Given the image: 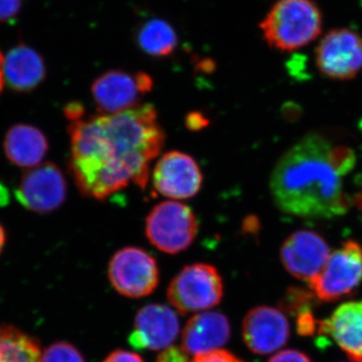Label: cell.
Returning a JSON list of instances; mask_svg holds the SVG:
<instances>
[{"instance_id": "obj_1", "label": "cell", "mask_w": 362, "mask_h": 362, "mask_svg": "<svg viewBox=\"0 0 362 362\" xmlns=\"http://www.w3.org/2000/svg\"><path fill=\"white\" fill-rule=\"evenodd\" d=\"M70 170L80 192L104 201L130 185L146 187L165 134L152 105L71 122Z\"/></svg>"}, {"instance_id": "obj_2", "label": "cell", "mask_w": 362, "mask_h": 362, "mask_svg": "<svg viewBox=\"0 0 362 362\" xmlns=\"http://www.w3.org/2000/svg\"><path fill=\"white\" fill-rule=\"evenodd\" d=\"M332 144L310 133L286 151L274 168L270 190L282 213L303 218H332L346 214L349 197L330 158Z\"/></svg>"}, {"instance_id": "obj_3", "label": "cell", "mask_w": 362, "mask_h": 362, "mask_svg": "<svg viewBox=\"0 0 362 362\" xmlns=\"http://www.w3.org/2000/svg\"><path fill=\"white\" fill-rule=\"evenodd\" d=\"M267 44L291 52L318 39L322 14L312 0H278L259 23Z\"/></svg>"}, {"instance_id": "obj_4", "label": "cell", "mask_w": 362, "mask_h": 362, "mask_svg": "<svg viewBox=\"0 0 362 362\" xmlns=\"http://www.w3.org/2000/svg\"><path fill=\"white\" fill-rule=\"evenodd\" d=\"M166 295L169 303L182 315L209 310L223 299V280L216 267L192 264L171 280Z\"/></svg>"}, {"instance_id": "obj_5", "label": "cell", "mask_w": 362, "mask_h": 362, "mask_svg": "<svg viewBox=\"0 0 362 362\" xmlns=\"http://www.w3.org/2000/svg\"><path fill=\"white\" fill-rule=\"evenodd\" d=\"M199 232V221L192 207L177 201L156 204L145 221L150 244L166 254H178L192 246Z\"/></svg>"}, {"instance_id": "obj_6", "label": "cell", "mask_w": 362, "mask_h": 362, "mask_svg": "<svg viewBox=\"0 0 362 362\" xmlns=\"http://www.w3.org/2000/svg\"><path fill=\"white\" fill-rule=\"evenodd\" d=\"M108 277L119 294L139 299L156 291L159 284L158 264L141 247H123L109 262Z\"/></svg>"}, {"instance_id": "obj_7", "label": "cell", "mask_w": 362, "mask_h": 362, "mask_svg": "<svg viewBox=\"0 0 362 362\" xmlns=\"http://www.w3.org/2000/svg\"><path fill=\"white\" fill-rule=\"evenodd\" d=\"M362 282V246L347 240L330 254L327 263L309 283L318 299L332 302L347 296Z\"/></svg>"}, {"instance_id": "obj_8", "label": "cell", "mask_w": 362, "mask_h": 362, "mask_svg": "<svg viewBox=\"0 0 362 362\" xmlns=\"http://www.w3.org/2000/svg\"><path fill=\"white\" fill-rule=\"evenodd\" d=\"M153 88L148 74L112 70L99 76L93 83L90 92L101 114L121 113L139 105L140 100Z\"/></svg>"}, {"instance_id": "obj_9", "label": "cell", "mask_w": 362, "mask_h": 362, "mask_svg": "<svg viewBox=\"0 0 362 362\" xmlns=\"http://www.w3.org/2000/svg\"><path fill=\"white\" fill-rule=\"evenodd\" d=\"M315 63L331 80L356 78L362 71V37L349 28L331 30L317 45Z\"/></svg>"}, {"instance_id": "obj_10", "label": "cell", "mask_w": 362, "mask_h": 362, "mask_svg": "<svg viewBox=\"0 0 362 362\" xmlns=\"http://www.w3.org/2000/svg\"><path fill=\"white\" fill-rule=\"evenodd\" d=\"M204 175L194 157L185 152H166L157 161L152 173V185L157 194L171 201L195 197L202 187Z\"/></svg>"}, {"instance_id": "obj_11", "label": "cell", "mask_w": 362, "mask_h": 362, "mask_svg": "<svg viewBox=\"0 0 362 362\" xmlns=\"http://www.w3.org/2000/svg\"><path fill=\"white\" fill-rule=\"evenodd\" d=\"M16 197L26 209L40 214L51 213L66 201L65 176L56 164L47 162L23 176Z\"/></svg>"}, {"instance_id": "obj_12", "label": "cell", "mask_w": 362, "mask_h": 362, "mask_svg": "<svg viewBox=\"0 0 362 362\" xmlns=\"http://www.w3.org/2000/svg\"><path fill=\"white\" fill-rule=\"evenodd\" d=\"M243 339L252 354L266 356L284 346L290 337L287 317L280 309L258 306L243 320Z\"/></svg>"}, {"instance_id": "obj_13", "label": "cell", "mask_w": 362, "mask_h": 362, "mask_svg": "<svg viewBox=\"0 0 362 362\" xmlns=\"http://www.w3.org/2000/svg\"><path fill=\"white\" fill-rule=\"evenodd\" d=\"M180 330V319L173 309L148 304L136 313L128 341L136 349L164 350L175 341Z\"/></svg>"}, {"instance_id": "obj_14", "label": "cell", "mask_w": 362, "mask_h": 362, "mask_svg": "<svg viewBox=\"0 0 362 362\" xmlns=\"http://www.w3.org/2000/svg\"><path fill=\"white\" fill-rule=\"evenodd\" d=\"M330 254L329 246L320 235L299 230L285 240L281 249V261L295 278L310 283L322 271Z\"/></svg>"}, {"instance_id": "obj_15", "label": "cell", "mask_w": 362, "mask_h": 362, "mask_svg": "<svg viewBox=\"0 0 362 362\" xmlns=\"http://www.w3.org/2000/svg\"><path fill=\"white\" fill-rule=\"evenodd\" d=\"M230 321L221 312H204L187 321L181 337V349L190 356H202L221 349L230 341Z\"/></svg>"}, {"instance_id": "obj_16", "label": "cell", "mask_w": 362, "mask_h": 362, "mask_svg": "<svg viewBox=\"0 0 362 362\" xmlns=\"http://www.w3.org/2000/svg\"><path fill=\"white\" fill-rule=\"evenodd\" d=\"M318 330L330 335L352 362H362V301L342 304Z\"/></svg>"}, {"instance_id": "obj_17", "label": "cell", "mask_w": 362, "mask_h": 362, "mask_svg": "<svg viewBox=\"0 0 362 362\" xmlns=\"http://www.w3.org/2000/svg\"><path fill=\"white\" fill-rule=\"evenodd\" d=\"M4 82L16 92L37 89L47 75L45 59L25 44L14 47L4 57Z\"/></svg>"}, {"instance_id": "obj_18", "label": "cell", "mask_w": 362, "mask_h": 362, "mask_svg": "<svg viewBox=\"0 0 362 362\" xmlns=\"http://www.w3.org/2000/svg\"><path fill=\"white\" fill-rule=\"evenodd\" d=\"M4 153L11 163L21 168H37L49 150L47 136L35 126L16 124L7 131Z\"/></svg>"}, {"instance_id": "obj_19", "label": "cell", "mask_w": 362, "mask_h": 362, "mask_svg": "<svg viewBox=\"0 0 362 362\" xmlns=\"http://www.w3.org/2000/svg\"><path fill=\"white\" fill-rule=\"evenodd\" d=\"M42 350L35 338L0 323V362H40Z\"/></svg>"}, {"instance_id": "obj_20", "label": "cell", "mask_w": 362, "mask_h": 362, "mask_svg": "<svg viewBox=\"0 0 362 362\" xmlns=\"http://www.w3.org/2000/svg\"><path fill=\"white\" fill-rule=\"evenodd\" d=\"M177 42V35L173 25L159 18L146 21L137 35L140 49L156 58L169 56L175 51Z\"/></svg>"}, {"instance_id": "obj_21", "label": "cell", "mask_w": 362, "mask_h": 362, "mask_svg": "<svg viewBox=\"0 0 362 362\" xmlns=\"http://www.w3.org/2000/svg\"><path fill=\"white\" fill-rule=\"evenodd\" d=\"M40 362H86L84 356L77 347L71 343H52L42 352Z\"/></svg>"}, {"instance_id": "obj_22", "label": "cell", "mask_w": 362, "mask_h": 362, "mask_svg": "<svg viewBox=\"0 0 362 362\" xmlns=\"http://www.w3.org/2000/svg\"><path fill=\"white\" fill-rule=\"evenodd\" d=\"M330 158L333 166L342 177L349 175L356 163V153H354V150L343 146V145H338V146H333L332 145Z\"/></svg>"}, {"instance_id": "obj_23", "label": "cell", "mask_w": 362, "mask_h": 362, "mask_svg": "<svg viewBox=\"0 0 362 362\" xmlns=\"http://www.w3.org/2000/svg\"><path fill=\"white\" fill-rule=\"evenodd\" d=\"M192 362H245L225 349L214 350L209 354L195 356Z\"/></svg>"}, {"instance_id": "obj_24", "label": "cell", "mask_w": 362, "mask_h": 362, "mask_svg": "<svg viewBox=\"0 0 362 362\" xmlns=\"http://www.w3.org/2000/svg\"><path fill=\"white\" fill-rule=\"evenodd\" d=\"M23 0H0V23L16 18L23 7Z\"/></svg>"}, {"instance_id": "obj_25", "label": "cell", "mask_w": 362, "mask_h": 362, "mask_svg": "<svg viewBox=\"0 0 362 362\" xmlns=\"http://www.w3.org/2000/svg\"><path fill=\"white\" fill-rule=\"evenodd\" d=\"M269 362H312L303 352L294 349L283 350L272 356Z\"/></svg>"}, {"instance_id": "obj_26", "label": "cell", "mask_w": 362, "mask_h": 362, "mask_svg": "<svg viewBox=\"0 0 362 362\" xmlns=\"http://www.w3.org/2000/svg\"><path fill=\"white\" fill-rule=\"evenodd\" d=\"M188 354L182 349L169 346L157 357L156 362H188Z\"/></svg>"}, {"instance_id": "obj_27", "label": "cell", "mask_w": 362, "mask_h": 362, "mask_svg": "<svg viewBox=\"0 0 362 362\" xmlns=\"http://www.w3.org/2000/svg\"><path fill=\"white\" fill-rule=\"evenodd\" d=\"M103 362H144V361L135 352L118 349L109 354Z\"/></svg>"}, {"instance_id": "obj_28", "label": "cell", "mask_w": 362, "mask_h": 362, "mask_svg": "<svg viewBox=\"0 0 362 362\" xmlns=\"http://www.w3.org/2000/svg\"><path fill=\"white\" fill-rule=\"evenodd\" d=\"M65 115L71 122L80 120V119L83 118V115H84V107H83L82 104L76 103V102L68 104L65 108Z\"/></svg>"}, {"instance_id": "obj_29", "label": "cell", "mask_w": 362, "mask_h": 362, "mask_svg": "<svg viewBox=\"0 0 362 362\" xmlns=\"http://www.w3.org/2000/svg\"><path fill=\"white\" fill-rule=\"evenodd\" d=\"M187 124L189 129H201V128L206 125L207 120L206 119H204V117H202L201 114L194 113L188 115Z\"/></svg>"}, {"instance_id": "obj_30", "label": "cell", "mask_w": 362, "mask_h": 362, "mask_svg": "<svg viewBox=\"0 0 362 362\" xmlns=\"http://www.w3.org/2000/svg\"><path fill=\"white\" fill-rule=\"evenodd\" d=\"M6 232H4V226L0 225V254H1L2 250H4V245H6Z\"/></svg>"}, {"instance_id": "obj_31", "label": "cell", "mask_w": 362, "mask_h": 362, "mask_svg": "<svg viewBox=\"0 0 362 362\" xmlns=\"http://www.w3.org/2000/svg\"><path fill=\"white\" fill-rule=\"evenodd\" d=\"M4 78H2L1 68H0V93L2 92V89H4Z\"/></svg>"}]
</instances>
